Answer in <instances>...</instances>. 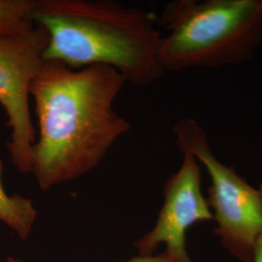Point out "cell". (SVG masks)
Returning a JSON list of instances; mask_svg holds the SVG:
<instances>
[{
	"label": "cell",
	"instance_id": "cell-2",
	"mask_svg": "<svg viewBox=\"0 0 262 262\" xmlns=\"http://www.w3.org/2000/svg\"><path fill=\"white\" fill-rule=\"evenodd\" d=\"M31 19L45 28V60L73 68L106 66L145 86L164 75L154 16L112 0H35Z\"/></svg>",
	"mask_w": 262,
	"mask_h": 262
},
{
	"label": "cell",
	"instance_id": "cell-3",
	"mask_svg": "<svg viewBox=\"0 0 262 262\" xmlns=\"http://www.w3.org/2000/svg\"><path fill=\"white\" fill-rule=\"evenodd\" d=\"M158 20L163 70L220 68L247 62L262 44V0H178Z\"/></svg>",
	"mask_w": 262,
	"mask_h": 262
},
{
	"label": "cell",
	"instance_id": "cell-4",
	"mask_svg": "<svg viewBox=\"0 0 262 262\" xmlns=\"http://www.w3.org/2000/svg\"><path fill=\"white\" fill-rule=\"evenodd\" d=\"M173 133L179 150L193 156L211 178L207 200L222 245L240 261L253 262L256 243L262 236V198L258 189L239 176L232 166L215 158L206 131L195 120H179Z\"/></svg>",
	"mask_w": 262,
	"mask_h": 262
},
{
	"label": "cell",
	"instance_id": "cell-10",
	"mask_svg": "<svg viewBox=\"0 0 262 262\" xmlns=\"http://www.w3.org/2000/svg\"><path fill=\"white\" fill-rule=\"evenodd\" d=\"M253 262H262V236L256 243Z\"/></svg>",
	"mask_w": 262,
	"mask_h": 262
},
{
	"label": "cell",
	"instance_id": "cell-9",
	"mask_svg": "<svg viewBox=\"0 0 262 262\" xmlns=\"http://www.w3.org/2000/svg\"><path fill=\"white\" fill-rule=\"evenodd\" d=\"M7 262H21L19 259L15 258V257H12L9 256L7 258ZM122 262H174L168 255L165 253H162L161 254L159 255H154V254H150V255H138L136 257H133L127 261Z\"/></svg>",
	"mask_w": 262,
	"mask_h": 262
},
{
	"label": "cell",
	"instance_id": "cell-1",
	"mask_svg": "<svg viewBox=\"0 0 262 262\" xmlns=\"http://www.w3.org/2000/svg\"><path fill=\"white\" fill-rule=\"evenodd\" d=\"M126 80L112 67L42 62L30 85L37 116L31 173L42 190L95 168L131 124L115 109Z\"/></svg>",
	"mask_w": 262,
	"mask_h": 262
},
{
	"label": "cell",
	"instance_id": "cell-8",
	"mask_svg": "<svg viewBox=\"0 0 262 262\" xmlns=\"http://www.w3.org/2000/svg\"><path fill=\"white\" fill-rule=\"evenodd\" d=\"M35 0H0V34H19L35 26L31 13Z\"/></svg>",
	"mask_w": 262,
	"mask_h": 262
},
{
	"label": "cell",
	"instance_id": "cell-5",
	"mask_svg": "<svg viewBox=\"0 0 262 262\" xmlns=\"http://www.w3.org/2000/svg\"><path fill=\"white\" fill-rule=\"evenodd\" d=\"M47 31L35 25L19 34H0V105L7 115L10 159L20 173H31L36 140L30 114V85L44 61Z\"/></svg>",
	"mask_w": 262,
	"mask_h": 262
},
{
	"label": "cell",
	"instance_id": "cell-11",
	"mask_svg": "<svg viewBox=\"0 0 262 262\" xmlns=\"http://www.w3.org/2000/svg\"><path fill=\"white\" fill-rule=\"evenodd\" d=\"M258 191H259V193H260V195H261L262 198V182L259 184V187H258Z\"/></svg>",
	"mask_w": 262,
	"mask_h": 262
},
{
	"label": "cell",
	"instance_id": "cell-7",
	"mask_svg": "<svg viewBox=\"0 0 262 262\" xmlns=\"http://www.w3.org/2000/svg\"><path fill=\"white\" fill-rule=\"evenodd\" d=\"M1 175L0 161V222L9 226L20 239L26 240L37 217V210L31 199L19 194H8L3 187Z\"/></svg>",
	"mask_w": 262,
	"mask_h": 262
},
{
	"label": "cell",
	"instance_id": "cell-6",
	"mask_svg": "<svg viewBox=\"0 0 262 262\" xmlns=\"http://www.w3.org/2000/svg\"><path fill=\"white\" fill-rule=\"evenodd\" d=\"M183 155L181 167L164 184V202L156 225L135 243L139 255H150L159 244H164V253L173 261L194 262L187 254V231L197 223L214 220L202 193L199 162L190 154Z\"/></svg>",
	"mask_w": 262,
	"mask_h": 262
}]
</instances>
